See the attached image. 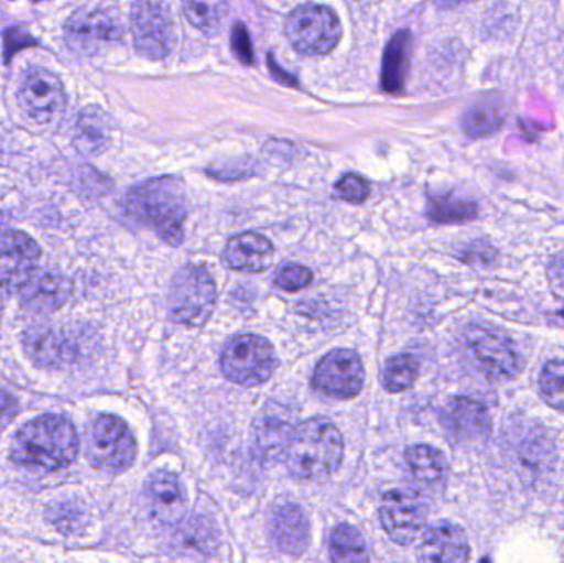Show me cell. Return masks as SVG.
I'll use <instances>...</instances> for the list:
<instances>
[{
	"mask_svg": "<svg viewBox=\"0 0 564 563\" xmlns=\"http://www.w3.org/2000/svg\"><path fill=\"white\" fill-rule=\"evenodd\" d=\"M500 122H502V118H500L497 109L487 108V106L470 108L467 115L464 116V129L473 138L490 134L499 128Z\"/></svg>",
	"mask_w": 564,
	"mask_h": 563,
	"instance_id": "4dcf8cb0",
	"label": "cell"
},
{
	"mask_svg": "<svg viewBox=\"0 0 564 563\" xmlns=\"http://www.w3.org/2000/svg\"><path fill=\"white\" fill-rule=\"evenodd\" d=\"M553 280L564 290V260H556L552 267Z\"/></svg>",
	"mask_w": 564,
	"mask_h": 563,
	"instance_id": "74e56055",
	"label": "cell"
},
{
	"mask_svg": "<svg viewBox=\"0 0 564 563\" xmlns=\"http://www.w3.org/2000/svg\"><path fill=\"white\" fill-rule=\"evenodd\" d=\"M131 29L135 48L148 58L162 59L172 52L175 40L174 22L165 3H134Z\"/></svg>",
	"mask_w": 564,
	"mask_h": 563,
	"instance_id": "30bf717a",
	"label": "cell"
},
{
	"mask_svg": "<svg viewBox=\"0 0 564 563\" xmlns=\"http://www.w3.org/2000/svg\"><path fill=\"white\" fill-rule=\"evenodd\" d=\"M466 349L476 369L494 382L516 379L522 370L516 344L494 327H473L466 336Z\"/></svg>",
	"mask_w": 564,
	"mask_h": 563,
	"instance_id": "52a82bcc",
	"label": "cell"
},
{
	"mask_svg": "<svg viewBox=\"0 0 564 563\" xmlns=\"http://www.w3.org/2000/svg\"><path fill=\"white\" fill-rule=\"evenodd\" d=\"M35 39L26 33V30L13 26V29L7 30L6 33V59L10 56L15 55L19 50L26 48V46L35 45Z\"/></svg>",
	"mask_w": 564,
	"mask_h": 563,
	"instance_id": "d590c367",
	"label": "cell"
},
{
	"mask_svg": "<svg viewBox=\"0 0 564 563\" xmlns=\"http://www.w3.org/2000/svg\"><path fill=\"white\" fill-rule=\"evenodd\" d=\"M344 458V440L330 420H305L295 426L284 459L289 473L301 481H321L337 472Z\"/></svg>",
	"mask_w": 564,
	"mask_h": 563,
	"instance_id": "3957f363",
	"label": "cell"
},
{
	"mask_svg": "<svg viewBox=\"0 0 564 563\" xmlns=\"http://www.w3.org/2000/svg\"><path fill=\"white\" fill-rule=\"evenodd\" d=\"M122 39V25L105 9H79L65 23V42L78 55L93 56Z\"/></svg>",
	"mask_w": 564,
	"mask_h": 563,
	"instance_id": "9c48e42d",
	"label": "cell"
},
{
	"mask_svg": "<svg viewBox=\"0 0 564 563\" xmlns=\"http://www.w3.org/2000/svg\"><path fill=\"white\" fill-rule=\"evenodd\" d=\"M540 392L550 407L564 412V360H552L543 367Z\"/></svg>",
	"mask_w": 564,
	"mask_h": 563,
	"instance_id": "f1b7e54d",
	"label": "cell"
},
{
	"mask_svg": "<svg viewBox=\"0 0 564 563\" xmlns=\"http://www.w3.org/2000/svg\"><path fill=\"white\" fill-rule=\"evenodd\" d=\"M411 56L410 30H400L394 33L388 43L383 56V69H381V88L384 93L397 95L403 89L408 66Z\"/></svg>",
	"mask_w": 564,
	"mask_h": 563,
	"instance_id": "d4e9b609",
	"label": "cell"
},
{
	"mask_svg": "<svg viewBox=\"0 0 564 563\" xmlns=\"http://www.w3.org/2000/svg\"><path fill=\"white\" fill-rule=\"evenodd\" d=\"M406 463L421 488L440 492L447 481V462L440 450L427 445L411 446L406 450Z\"/></svg>",
	"mask_w": 564,
	"mask_h": 563,
	"instance_id": "7402d4cb",
	"label": "cell"
},
{
	"mask_svg": "<svg viewBox=\"0 0 564 563\" xmlns=\"http://www.w3.org/2000/svg\"><path fill=\"white\" fill-rule=\"evenodd\" d=\"M78 450V435L68 419L43 415L19 430L10 448V458L25 468L56 472L68 468Z\"/></svg>",
	"mask_w": 564,
	"mask_h": 563,
	"instance_id": "6da1fadb",
	"label": "cell"
},
{
	"mask_svg": "<svg viewBox=\"0 0 564 563\" xmlns=\"http://www.w3.org/2000/svg\"><path fill=\"white\" fill-rule=\"evenodd\" d=\"M420 364L411 354H398L388 360L381 376L384 389L391 393L404 392L416 382Z\"/></svg>",
	"mask_w": 564,
	"mask_h": 563,
	"instance_id": "4316f807",
	"label": "cell"
},
{
	"mask_svg": "<svg viewBox=\"0 0 564 563\" xmlns=\"http://www.w3.org/2000/svg\"><path fill=\"white\" fill-rule=\"evenodd\" d=\"M40 247L23 231L0 235V301L26 283L35 273Z\"/></svg>",
	"mask_w": 564,
	"mask_h": 563,
	"instance_id": "5bb4252c",
	"label": "cell"
},
{
	"mask_svg": "<svg viewBox=\"0 0 564 563\" xmlns=\"http://www.w3.org/2000/svg\"><path fill=\"white\" fill-rule=\"evenodd\" d=\"M441 423L456 445L467 448L489 442L492 432L486 407L466 397H457L444 407Z\"/></svg>",
	"mask_w": 564,
	"mask_h": 563,
	"instance_id": "9a60e30c",
	"label": "cell"
},
{
	"mask_svg": "<svg viewBox=\"0 0 564 563\" xmlns=\"http://www.w3.org/2000/svg\"><path fill=\"white\" fill-rule=\"evenodd\" d=\"M477 207L473 202L460 201L453 195H437L427 202V215L437 224L470 220L476 217Z\"/></svg>",
	"mask_w": 564,
	"mask_h": 563,
	"instance_id": "83f0119b",
	"label": "cell"
},
{
	"mask_svg": "<svg viewBox=\"0 0 564 563\" xmlns=\"http://www.w3.org/2000/svg\"><path fill=\"white\" fill-rule=\"evenodd\" d=\"M270 538L278 551L288 555L304 554L308 545V521L294 502L281 501L271 509Z\"/></svg>",
	"mask_w": 564,
	"mask_h": 563,
	"instance_id": "2e32d148",
	"label": "cell"
},
{
	"mask_svg": "<svg viewBox=\"0 0 564 563\" xmlns=\"http://www.w3.org/2000/svg\"><path fill=\"white\" fill-rule=\"evenodd\" d=\"M221 372L230 382L243 387L263 386L273 377L278 357L264 337L240 334L228 340L221 353Z\"/></svg>",
	"mask_w": 564,
	"mask_h": 563,
	"instance_id": "277c9868",
	"label": "cell"
},
{
	"mask_svg": "<svg viewBox=\"0 0 564 563\" xmlns=\"http://www.w3.org/2000/svg\"><path fill=\"white\" fill-rule=\"evenodd\" d=\"M126 212L139 224L154 228L172 247L184 241L188 205L184 184L178 178H152L132 188L126 197Z\"/></svg>",
	"mask_w": 564,
	"mask_h": 563,
	"instance_id": "7a4b0ae2",
	"label": "cell"
},
{
	"mask_svg": "<svg viewBox=\"0 0 564 563\" xmlns=\"http://www.w3.org/2000/svg\"><path fill=\"white\" fill-rule=\"evenodd\" d=\"M227 2H185L184 12L192 25L204 32H215L227 15Z\"/></svg>",
	"mask_w": 564,
	"mask_h": 563,
	"instance_id": "f546056e",
	"label": "cell"
},
{
	"mask_svg": "<svg viewBox=\"0 0 564 563\" xmlns=\"http://www.w3.org/2000/svg\"><path fill=\"white\" fill-rule=\"evenodd\" d=\"M17 403L12 396L0 390V429L7 425L15 415Z\"/></svg>",
	"mask_w": 564,
	"mask_h": 563,
	"instance_id": "8d00e7d4",
	"label": "cell"
},
{
	"mask_svg": "<svg viewBox=\"0 0 564 563\" xmlns=\"http://www.w3.org/2000/svg\"><path fill=\"white\" fill-rule=\"evenodd\" d=\"M109 142H111V121L108 115L96 106L83 109L75 128L76 151L91 158L106 151Z\"/></svg>",
	"mask_w": 564,
	"mask_h": 563,
	"instance_id": "603a6c76",
	"label": "cell"
},
{
	"mask_svg": "<svg viewBox=\"0 0 564 563\" xmlns=\"http://www.w3.org/2000/svg\"><path fill=\"white\" fill-rule=\"evenodd\" d=\"M145 496H148L152 516L162 524L174 526L184 519L187 498H185L181 479L174 473H154L149 479Z\"/></svg>",
	"mask_w": 564,
	"mask_h": 563,
	"instance_id": "ac0fdd59",
	"label": "cell"
},
{
	"mask_svg": "<svg viewBox=\"0 0 564 563\" xmlns=\"http://www.w3.org/2000/svg\"><path fill=\"white\" fill-rule=\"evenodd\" d=\"M169 304L175 323L191 327L204 326L217 304L214 278L204 267L187 264L172 281Z\"/></svg>",
	"mask_w": 564,
	"mask_h": 563,
	"instance_id": "5b68a950",
	"label": "cell"
},
{
	"mask_svg": "<svg viewBox=\"0 0 564 563\" xmlns=\"http://www.w3.org/2000/svg\"><path fill=\"white\" fill-rule=\"evenodd\" d=\"M427 512L423 501L404 489L388 491L381 499V528L398 545L416 542L426 526Z\"/></svg>",
	"mask_w": 564,
	"mask_h": 563,
	"instance_id": "4fadbf2b",
	"label": "cell"
},
{
	"mask_svg": "<svg viewBox=\"0 0 564 563\" xmlns=\"http://www.w3.org/2000/svg\"><path fill=\"white\" fill-rule=\"evenodd\" d=\"M285 36L302 55H327L341 36L340 20L334 10L318 3H304L285 19Z\"/></svg>",
	"mask_w": 564,
	"mask_h": 563,
	"instance_id": "8992f818",
	"label": "cell"
},
{
	"mask_svg": "<svg viewBox=\"0 0 564 563\" xmlns=\"http://www.w3.org/2000/svg\"><path fill=\"white\" fill-rule=\"evenodd\" d=\"M231 46H234L235 53H237L240 62L245 65H253V45H251L250 33H248L247 26L243 23H237L234 29V36H231Z\"/></svg>",
	"mask_w": 564,
	"mask_h": 563,
	"instance_id": "836d02e7",
	"label": "cell"
},
{
	"mask_svg": "<svg viewBox=\"0 0 564 563\" xmlns=\"http://www.w3.org/2000/svg\"><path fill=\"white\" fill-rule=\"evenodd\" d=\"M365 382L364 364L357 353L332 350L315 367V389L335 400H351L361 392Z\"/></svg>",
	"mask_w": 564,
	"mask_h": 563,
	"instance_id": "7c38bea8",
	"label": "cell"
},
{
	"mask_svg": "<svg viewBox=\"0 0 564 563\" xmlns=\"http://www.w3.org/2000/svg\"><path fill=\"white\" fill-rule=\"evenodd\" d=\"M274 281H276V286H280L281 290L299 291L311 283L312 271L308 268L301 267V264H288V267L281 268L278 271Z\"/></svg>",
	"mask_w": 564,
	"mask_h": 563,
	"instance_id": "d6a6232c",
	"label": "cell"
},
{
	"mask_svg": "<svg viewBox=\"0 0 564 563\" xmlns=\"http://www.w3.org/2000/svg\"><path fill=\"white\" fill-rule=\"evenodd\" d=\"M52 524L58 528V531L62 532H73L78 529L79 522V511L76 509V506L72 505H62L58 508H53L52 511Z\"/></svg>",
	"mask_w": 564,
	"mask_h": 563,
	"instance_id": "e575fe53",
	"label": "cell"
},
{
	"mask_svg": "<svg viewBox=\"0 0 564 563\" xmlns=\"http://www.w3.org/2000/svg\"><path fill=\"white\" fill-rule=\"evenodd\" d=\"M86 456L96 469L122 473L135 458V440L124 420L102 415L93 422Z\"/></svg>",
	"mask_w": 564,
	"mask_h": 563,
	"instance_id": "ba28073f",
	"label": "cell"
},
{
	"mask_svg": "<svg viewBox=\"0 0 564 563\" xmlns=\"http://www.w3.org/2000/svg\"><path fill=\"white\" fill-rule=\"evenodd\" d=\"M274 247L267 237L258 234H241L228 241L225 260L235 270L260 273L270 267Z\"/></svg>",
	"mask_w": 564,
	"mask_h": 563,
	"instance_id": "ffe728a7",
	"label": "cell"
},
{
	"mask_svg": "<svg viewBox=\"0 0 564 563\" xmlns=\"http://www.w3.org/2000/svg\"><path fill=\"white\" fill-rule=\"evenodd\" d=\"M292 429L288 419L281 415H263L254 423L253 445L258 458L264 463H273L288 452Z\"/></svg>",
	"mask_w": 564,
	"mask_h": 563,
	"instance_id": "44dd1931",
	"label": "cell"
},
{
	"mask_svg": "<svg viewBox=\"0 0 564 563\" xmlns=\"http://www.w3.org/2000/svg\"><path fill=\"white\" fill-rule=\"evenodd\" d=\"M25 350L39 366L59 367L72 359V346L52 327H32L25 334Z\"/></svg>",
	"mask_w": 564,
	"mask_h": 563,
	"instance_id": "cb8c5ba5",
	"label": "cell"
},
{
	"mask_svg": "<svg viewBox=\"0 0 564 563\" xmlns=\"http://www.w3.org/2000/svg\"><path fill=\"white\" fill-rule=\"evenodd\" d=\"M328 552L334 563H370L364 535L354 526L340 524L332 531Z\"/></svg>",
	"mask_w": 564,
	"mask_h": 563,
	"instance_id": "484cf974",
	"label": "cell"
},
{
	"mask_svg": "<svg viewBox=\"0 0 564 563\" xmlns=\"http://www.w3.org/2000/svg\"><path fill=\"white\" fill-rule=\"evenodd\" d=\"M69 283L63 274L52 270H39L20 288V304L32 313H53L66 303Z\"/></svg>",
	"mask_w": 564,
	"mask_h": 563,
	"instance_id": "e0dca14e",
	"label": "cell"
},
{
	"mask_svg": "<svg viewBox=\"0 0 564 563\" xmlns=\"http://www.w3.org/2000/svg\"><path fill=\"white\" fill-rule=\"evenodd\" d=\"M334 195L340 201L360 204L370 195V185L360 175L347 174L335 184Z\"/></svg>",
	"mask_w": 564,
	"mask_h": 563,
	"instance_id": "1f68e13d",
	"label": "cell"
},
{
	"mask_svg": "<svg viewBox=\"0 0 564 563\" xmlns=\"http://www.w3.org/2000/svg\"><path fill=\"white\" fill-rule=\"evenodd\" d=\"M17 99L22 111L39 124H50L58 119L66 105L62 82L55 73L45 68L26 72Z\"/></svg>",
	"mask_w": 564,
	"mask_h": 563,
	"instance_id": "8fae6325",
	"label": "cell"
},
{
	"mask_svg": "<svg viewBox=\"0 0 564 563\" xmlns=\"http://www.w3.org/2000/svg\"><path fill=\"white\" fill-rule=\"evenodd\" d=\"M421 563H467L469 541L459 526L440 522L424 534Z\"/></svg>",
	"mask_w": 564,
	"mask_h": 563,
	"instance_id": "d6986e66",
	"label": "cell"
}]
</instances>
